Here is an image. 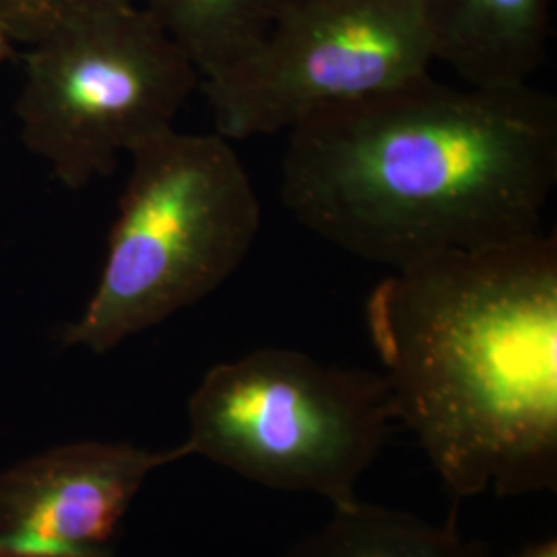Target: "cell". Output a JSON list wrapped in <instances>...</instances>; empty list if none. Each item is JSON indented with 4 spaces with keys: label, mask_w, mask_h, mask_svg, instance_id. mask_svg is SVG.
I'll list each match as a JSON object with an SVG mask.
<instances>
[{
    "label": "cell",
    "mask_w": 557,
    "mask_h": 557,
    "mask_svg": "<svg viewBox=\"0 0 557 557\" xmlns=\"http://www.w3.org/2000/svg\"><path fill=\"white\" fill-rule=\"evenodd\" d=\"M557 184V100L432 73L287 131L281 200L301 227L397 271L529 238Z\"/></svg>",
    "instance_id": "cell-1"
},
{
    "label": "cell",
    "mask_w": 557,
    "mask_h": 557,
    "mask_svg": "<svg viewBox=\"0 0 557 557\" xmlns=\"http://www.w3.org/2000/svg\"><path fill=\"white\" fill-rule=\"evenodd\" d=\"M393 418L448 494L556 490L557 242L419 260L366 304Z\"/></svg>",
    "instance_id": "cell-2"
},
{
    "label": "cell",
    "mask_w": 557,
    "mask_h": 557,
    "mask_svg": "<svg viewBox=\"0 0 557 557\" xmlns=\"http://www.w3.org/2000/svg\"><path fill=\"white\" fill-rule=\"evenodd\" d=\"M100 281L62 343L108 354L211 296L250 255L260 199L234 140L174 126L140 143Z\"/></svg>",
    "instance_id": "cell-3"
},
{
    "label": "cell",
    "mask_w": 557,
    "mask_h": 557,
    "mask_svg": "<svg viewBox=\"0 0 557 557\" xmlns=\"http://www.w3.org/2000/svg\"><path fill=\"white\" fill-rule=\"evenodd\" d=\"M395 423L382 374L262 347L213 366L188 400V457L341 508Z\"/></svg>",
    "instance_id": "cell-4"
},
{
    "label": "cell",
    "mask_w": 557,
    "mask_h": 557,
    "mask_svg": "<svg viewBox=\"0 0 557 557\" xmlns=\"http://www.w3.org/2000/svg\"><path fill=\"white\" fill-rule=\"evenodd\" d=\"M197 87L193 62L143 7L96 11L32 44L15 106L21 139L79 190L172 128Z\"/></svg>",
    "instance_id": "cell-5"
},
{
    "label": "cell",
    "mask_w": 557,
    "mask_h": 557,
    "mask_svg": "<svg viewBox=\"0 0 557 557\" xmlns=\"http://www.w3.org/2000/svg\"><path fill=\"white\" fill-rule=\"evenodd\" d=\"M418 0H292L259 48L200 81L215 133H287L310 114L366 100L432 73Z\"/></svg>",
    "instance_id": "cell-6"
},
{
    "label": "cell",
    "mask_w": 557,
    "mask_h": 557,
    "mask_svg": "<svg viewBox=\"0 0 557 557\" xmlns=\"http://www.w3.org/2000/svg\"><path fill=\"white\" fill-rule=\"evenodd\" d=\"M186 448L77 442L0 473V557H114L147 478Z\"/></svg>",
    "instance_id": "cell-7"
},
{
    "label": "cell",
    "mask_w": 557,
    "mask_h": 557,
    "mask_svg": "<svg viewBox=\"0 0 557 557\" xmlns=\"http://www.w3.org/2000/svg\"><path fill=\"white\" fill-rule=\"evenodd\" d=\"M556 0H418L434 60L467 85H529L545 62Z\"/></svg>",
    "instance_id": "cell-8"
},
{
    "label": "cell",
    "mask_w": 557,
    "mask_h": 557,
    "mask_svg": "<svg viewBox=\"0 0 557 557\" xmlns=\"http://www.w3.org/2000/svg\"><path fill=\"white\" fill-rule=\"evenodd\" d=\"M281 557H494L467 539L455 522H432L407 510L379 504L335 508L319 531Z\"/></svg>",
    "instance_id": "cell-9"
},
{
    "label": "cell",
    "mask_w": 557,
    "mask_h": 557,
    "mask_svg": "<svg viewBox=\"0 0 557 557\" xmlns=\"http://www.w3.org/2000/svg\"><path fill=\"white\" fill-rule=\"evenodd\" d=\"M292 0H145V11L213 79L250 57Z\"/></svg>",
    "instance_id": "cell-10"
},
{
    "label": "cell",
    "mask_w": 557,
    "mask_h": 557,
    "mask_svg": "<svg viewBox=\"0 0 557 557\" xmlns=\"http://www.w3.org/2000/svg\"><path fill=\"white\" fill-rule=\"evenodd\" d=\"M135 0H0V29L17 44H36L60 25Z\"/></svg>",
    "instance_id": "cell-11"
},
{
    "label": "cell",
    "mask_w": 557,
    "mask_h": 557,
    "mask_svg": "<svg viewBox=\"0 0 557 557\" xmlns=\"http://www.w3.org/2000/svg\"><path fill=\"white\" fill-rule=\"evenodd\" d=\"M512 557H557V541L556 539H545L539 543H531Z\"/></svg>",
    "instance_id": "cell-12"
},
{
    "label": "cell",
    "mask_w": 557,
    "mask_h": 557,
    "mask_svg": "<svg viewBox=\"0 0 557 557\" xmlns=\"http://www.w3.org/2000/svg\"><path fill=\"white\" fill-rule=\"evenodd\" d=\"M13 44H15V41L11 40V38L0 29V60L9 59V57L13 54Z\"/></svg>",
    "instance_id": "cell-13"
}]
</instances>
